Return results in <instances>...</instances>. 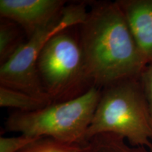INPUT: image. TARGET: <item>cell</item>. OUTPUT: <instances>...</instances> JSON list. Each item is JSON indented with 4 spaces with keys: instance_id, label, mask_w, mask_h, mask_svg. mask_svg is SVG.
Wrapping results in <instances>:
<instances>
[{
    "instance_id": "6da1fadb",
    "label": "cell",
    "mask_w": 152,
    "mask_h": 152,
    "mask_svg": "<svg viewBox=\"0 0 152 152\" xmlns=\"http://www.w3.org/2000/svg\"><path fill=\"white\" fill-rule=\"evenodd\" d=\"M77 32L95 87L140 78L147 64L117 1L91 3Z\"/></svg>"
},
{
    "instance_id": "7a4b0ae2",
    "label": "cell",
    "mask_w": 152,
    "mask_h": 152,
    "mask_svg": "<svg viewBox=\"0 0 152 152\" xmlns=\"http://www.w3.org/2000/svg\"><path fill=\"white\" fill-rule=\"evenodd\" d=\"M101 133L118 134L130 145L152 151V127L140 78L123 80L102 89L86 141Z\"/></svg>"
},
{
    "instance_id": "3957f363",
    "label": "cell",
    "mask_w": 152,
    "mask_h": 152,
    "mask_svg": "<svg viewBox=\"0 0 152 152\" xmlns=\"http://www.w3.org/2000/svg\"><path fill=\"white\" fill-rule=\"evenodd\" d=\"M101 92V88L93 87L79 97L52 102L37 111H16L7 118L6 128L31 137H49L63 143L83 146Z\"/></svg>"
},
{
    "instance_id": "277c9868",
    "label": "cell",
    "mask_w": 152,
    "mask_h": 152,
    "mask_svg": "<svg viewBox=\"0 0 152 152\" xmlns=\"http://www.w3.org/2000/svg\"><path fill=\"white\" fill-rule=\"evenodd\" d=\"M77 26L53 36L38 57V75L52 102L77 98L95 87L85 61L78 32H74Z\"/></svg>"
},
{
    "instance_id": "5b68a950",
    "label": "cell",
    "mask_w": 152,
    "mask_h": 152,
    "mask_svg": "<svg viewBox=\"0 0 152 152\" xmlns=\"http://www.w3.org/2000/svg\"><path fill=\"white\" fill-rule=\"evenodd\" d=\"M87 4L81 1L66 5L48 26L27 39L16 53L0 66V85L52 102L44 90L38 75V57L53 36L83 22L88 11Z\"/></svg>"
},
{
    "instance_id": "8992f818",
    "label": "cell",
    "mask_w": 152,
    "mask_h": 152,
    "mask_svg": "<svg viewBox=\"0 0 152 152\" xmlns=\"http://www.w3.org/2000/svg\"><path fill=\"white\" fill-rule=\"evenodd\" d=\"M66 6L64 0H1L0 16L19 25L28 39L53 21Z\"/></svg>"
},
{
    "instance_id": "52a82bcc",
    "label": "cell",
    "mask_w": 152,
    "mask_h": 152,
    "mask_svg": "<svg viewBox=\"0 0 152 152\" xmlns=\"http://www.w3.org/2000/svg\"><path fill=\"white\" fill-rule=\"evenodd\" d=\"M147 64L152 62V0H118Z\"/></svg>"
},
{
    "instance_id": "ba28073f",
    "label": "cell",
    "mask_w": 152,
    "mask_h": 152,
    "mask_svg": "<svg viewBox=\"0 0 152 152\" xmlns=\"http://www.w3.org/2000/svg\"><path fill=\"white\" fill-rule=\"evenodd\" d=\"M80 152H152L143 147L129 145L125 139L113 133H101L87 140Z\"/></svg>"
},
{
    "instance_id": "9c48e42d",
    "label": "cell",
    "mask_w": 152,
    "mask_h": 152,
    "mask_svg": "<svg viewBox=\"0 0 152 152\" xmlns=\"http://www.w3.org/2000/svg\"><path fill=\"white\" fill-rule=\"evenodd\" d=\"M52 103L35 97L21 91L0 85V106L13 108L17 111L32 112L39 110Z\"/></svg>"
},
{
    "instance_id": "30bf717a",
    "label": "cell",
    "mask_w": 152,
    "mask_h": 152,
    "mask_svg": "<svg viewBox=\"0 0 152 152\" xmlns=\"http://www.w3.org/2000/svg\"><path fill=\"white\" fill-rule=\"evenodd\" d=\"M25 34L19 25L1 18L0 20V64H3L14 55L23 44ZM26 35V34H25Z\"/></svg>"
},
{
    "instance_id": "8fae6325",
    "label": "cell",
    "mask_w": 152,
    "mask_h": 152,
    "mask_svg": "<svg viewBox=\"0 0 152 152\" xmlns=\"http://www.w3.org/2000/svg\"><path fill=\"white\" fill-rule=\"evenodd\" d=\"M82 146L68 144L52 138L39 137L18 152H80Z\"/></svg>"
},
{
    "instance_id": "7c38bea8",
    "label": "cell",
    "mask_w": 152,
    "mask_h": 152,
    "mask_svg": "<svg viewBox=\"0 0 152 152\" xmlns=\"http://www.w3.org/2000/svg\"><path fill=\"white\" fill-rule=\"evenodd\" d=\"M37 138L23 134L18 137H1L0 152H18Z\"/></svg>"
},
{
    "instance_id": "4fadbf2b",
    "label": "cell",
    "mask_w": 152,
    "mask_h": 152,
    "mask_svg": "<svg viewBox=\"0 0 152 152\" xmlns=\"http://www.w3.org/2000/svg\"><path fill=\"white\" fill-rule=\"evenodd\" d=\"M140 80L147 102L152 127V62L148 64L140 76Z\"/></svg>"
}]
</instances>
